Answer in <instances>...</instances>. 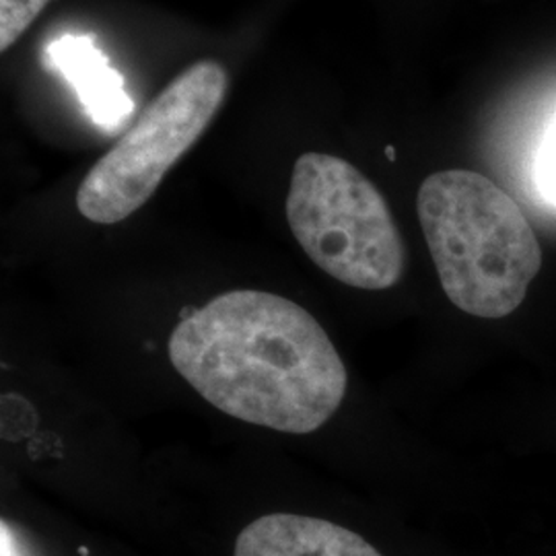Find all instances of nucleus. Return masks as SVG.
<instances>
[{"instance_id":"nucleus-1","label":"nucleus","mask_w":556,"mask_h":556,"mask_svg":"<svg viewBox=\"0 0 556 556\" xmlns=\"http://www.w3.org/2000/svg\"><path fill=\"white\" fill-rule=\"evenodd\" d=\"M174 369L220 413L282 433H314L342 404L346 367L309 312L264 291H231L179 321Z\"/></svg>"},{"instance_id":"nucleus-2","label":"nucleus","mask_w":556,"mask_h":556,"mask_svg":"<svg viewBox=\"0 0 556 556\" xmlns=\"http://www.w3.org/2000/svg\"><path fill=\"white\" fill-rule=\"evenodd\" d=\"M417 213L447 299L477 318L516 312L542 268L516 200L478 172L443 169L420 184Z\"/></svg>"},{"instance_id":"nucleus-3","label":"nucleus","mask_w":556,"mask_h":556,"mask_svg":"<svg viewBox=\"0 0 556 556\" xmlns=\"http://www.w3.org/2000/svg\"><path fill=\"white\" fill-rule=\"evenodd\" d=\"M287 220L301 250L338 282L383 291L406 268V248L383 194L349 161L303 153L293 167Z\"/></svg>"},{"instance_id":"nucleus-4","label":"nucleus","mask_w":556,"mask_h":556,"mask_svg":"<svg viewBox=\"0 0 556 556\" xmlns=\"http://www.w3.org/2000/svg\"><path fill=\"white\" fill-rule=\"evenodd\" d=\"M227 87V71L217 60H200L181 71L89 169L77 192L80 215L114 225L137 213L204 135L225 101Z\"/></svg>"},{"instance_id":"nucleus-5","label":"nucleus","mask_w":556,"mask_h":556,"mask_svg":"<svg viewBox=\"0 0 556 556\" xmlns=\"http://www.w3.org/2000/svg\"><path fill=\"white\" fill-rule=\"evenodd\" d=\"M233 556H381L367 540L318 517L273 514L252 521Z\"/></svg>"},{"instance_id":"nucleus-6","label":"nucleus","mask_w":556,"mask_h":556,"mask_svg":"<svg viewBox=\"0 0 556 556\" xmlns=\"http://www.w3.org/2000/svg\"><path fill=\"white\" fill-rule=\"evenodd\" d=\"M46 62L68 79L87 114L101 128L114 130L130 118L135 103L93 36H62L46 48Z\"/></svg>"},{"instance_id":"nucleus-7","label":"nucleus","mask_w":556,"mask_h":556,"mask_svg":"<svg viewBox=\"0 0 556 556\" xmlns=\"http://www.w3.org/2000/svg\"><path fill=\"white\" fill-rule=\"evenodd\" d=\"M50 0H0V52L13 48Z\"/></svg>"},{"instance_id":"nucleus-8","label":"nucleus","mask_w":556,"mask_h":556,"mask_svg":"<svg viewBox=\"0 0 556 556\" xmlns=\"http://www.w3.org/2000/svg\"><path fill=\"white\" fill-rule=\"evenodd\" d=\"M536 186L544 199L556 204V119L538 153Z\"/></svg>"},{"instance_id":"nucleus-9","label":"nucleus","mask_w":556,"mask_h":556,"mask_svg":"<svg viewBox=\"0 0 556 556\" xmlns=\"http://www.w3.org/2000/svg\"><path fill=\"white\" fill-rule=\"evenodd\" d=\"M0 556H29L7 521H2V530H0Z\"/></svg>"},{"instance_id":"nucleus-10","label":"nucleus","mask_w":556,"mask_h":556,"mask_svg":"<svg viewBox=\"0 0 556 556\" xmlns=\"http://www.w3.org/2000/svg\"><path fill=\"white\" fill-rule=\"evenodd\" d=\"M386 155H388L390 160H396V153H394V149H392V147L386 151Z\"/></svg>"}]
</instances>
